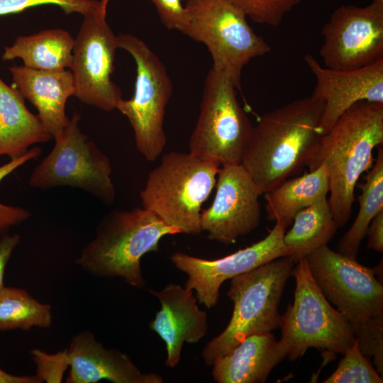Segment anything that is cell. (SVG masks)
I'll return each instance as SVG.
<instances>
[{"label":"cell","instance_id":"cell-1","mask_svg":"<svg viewBox=\"0 0 383 383\" xmlns=\"http://www.w3.org/2000/svg\"><path fill=\"white\" fill-rule=\"evenodd\" d=\"M323 104L296 99L262 116L252 127L240 165L265 194L306 166L323 132Z\"/></svg>","mask_w":383,"mask_h":383},{"label":"cell","instance_id":"cell-2","mask_svg":"<svg viewBox=\"0 0 383 383\" xmlns=\"http://www.w3.org/2000/svg\"><path fill=\"white\" fill-rule=\"evenodd\" d=\"M382 143L383 103L360 101L322 135L306 162L309 171L326 167L328 201L338 228L350 219L357 180L372 166L373 150Z\"/></svg>","mask_w":383,"mask_h":383},{"label":"cell","instance_id":"cell-3","mask_svg":"<svg viewBox=\"0 0 383 383\" xmlns=\"http://www.w3.org/2000/svg\"><path fill=\"white\" fill-rule=\"evenodd\" d=\"M177 233L143 207L113 210L99 221L95 237L83 247L75 262L96 277H119L131 287L143 289L146 282L141 258L157 252L162 238Z\"/></svg>","mask_w":383,"mask_h":383},{"label":"cell","instance_id":"cell-4","mask_svg":"<svg viewBox=\"0 0 383 383\" xmlns=\"http://www.w3.org/2000/svg\"><path fill=\"white\" fill-rule=\"evenodd\" d=\"M294 263L292 256H284L231 279L227 295L233 313L225 329L202 350L206 365L212 366L246 337L279 328V303Z\"/></svg>","mask_w":383,"mask_h":383},{"label":"cell","instance_id":"cell-5","mask_svg":"<svg viewBox=\"0 0 383 383\" xmlns=\"http://www.w3.org/2000/svg\"><path fill=\"white\" fill-rule=\"evenodd\" d=\"M219 170L218 163L189 152H170L148 174L140 194L143 207L179 233L198 235L201 206L216 186Z\"/></svg>","mask_w":383,"mask_h":383},{"label":"cell","instance_id":"cell-6","mask_svg":"<svg viewBox=\"0 0 383 383\" xmlns=\"http://www.w3.org/2000/svg\"><path fill=\"white\" fill-rule=\"evenodd\" d=\"M296 263L292 272L296 280L294 301L281 316L279 326L287 357L296 360L310 348L343 355L356 340L351 325L323 296L306 257Z\"/></svg>","mask_w":383,"mask_h":383},{"label":"cell","instance_id":"cell-7","mask_svg":"<svg viewBox=\"0 0 383 383\" xmlns=\"http://www.w3.org/2000/svg\"><path fill=\"white\" fill-rule=\"evenodd\" d=\"M187 23L181 33L204 44L213 67L227 75L241 92L243 68L253 58L271 51L257 35L243 11L228 0H191L186 2Z\"/></svg>","mask_w":383,"mask_h":383},{"label":"cell","instance_id":"cell-8","mask_svg":"<svg viewBox=\"0 0 383 383\" xmlns=\"http://www.w3.org/2000/svg\"><path fill=\"white\" fill-rule=\"evenodd\" d=\"M236 91L231 79L212 66L204 81L199 116L189 138L192 155L220 166L241 163L252 126Z\"/></svg>","mask_w":383,"mask_h":383},{"label":"cell","instance_id":"cell-9","mask_svg":"<svg viewBox=\"0 0 383 383\" xmlns=\"http://www.w3.org/2000/svg\"><path fill=\"white\" fill-rule=\"evenodd\" d=\"M116 42L118 48L127 51L136 65L134 94L131 99H121L116 109L128 119L138 152L154 161L166 145L164 120L172 83L164 63L142 40L120 33Z\"/></svg>","mask_w":383,"mask_h":383},{"label":"cell","instance_id":"cell-10","mask_svg":"<svg viewBox=\"0 0 383 383\" xmlns=\"http://www.w3.org/2000/svg\"><path fill=\"white\" fill-rule=\"evenodd\" d=\"M80 118L74 112L61 136L54 139L50 153L33 169L28 184L44 190L62 186L79 188L111 205L116 190L110 160L81 131Z\"/></svg>","mask_w":383,"mask_h":383},{"label":"cell","instance_id":"cell-11","mask_svg":"<svg viewBox=\"0 0 383 383\" xmlns=\"http://www.w3.org/2000/svg\"><path fill=\"white\" fill-rule=\"evenodd\" d=\"M310 272L328 301L352 329L383 314V286L367 267L327 245L306 257Z\"/></svg>","mask_w":383,"mask_h":383},{"label":"cell","instance_id":"cell-12","mask_svg":"<svg viewBox=\"0 0 383 383\" xmlns=\"http://www.w3.org/2000/svg\"><path fill=\"white\" fill-rule=\"evenodd\" d=\"M109 0H101L94 11L84 16L72 51L71 70L74 96L106 111L116 109L122 99L119 87L111 80L118 48L116 35L106 21Z\"/></svg>","mask_w":383,"mask_h":383},{"label":"cell","instance_id":"cell-13","mask_svg":"<svg viewBox=\"0 0 383 383\" xmlns=\"http://www.w3.org/2000/svg\"><path fill=\"white\" fill-rule=\"evenodd\" d=\"M320 56L324 67L361 68L383 60V5H343L321 29Z\"/></svg>","mask_w":383,"mask_h":383},{"label":"cell","instance_id":"cell-14","mask_svg":"<svg viewBox=\"0 0 383 383\" xmlns=\"http://www.w3.org/2000/svg\"><path fill=\"white\" fill-rule=\"evenodd\" d=\"M285 229L283 223L277 221L262 240L219 259L205 260L176 252L170 256V260L187 275L184 287L195 291L197 301L211 309L218 304L219 289L226 280L290 255L283 240Z\"/></svg>","mask_w":383,"mask_h":383},{"label":"cell","instance_id":"cell-15","mask_svg":"<svg viewBox=\"0 0 383 383\" xmlns=\"http://www.w3.org/2000/svg\"><path fill=\"white\" fill-rule=\"evenodd\" d=\"M216 187L211 205L201 213V231L206 232L210 240L234 243L258 226L262 194L240 164L222 165Z\"/></svg>","mask_w":383,"mask_h":383},{"label":"cell","instance_id":"cell-16","mask_svg":"<svg viewBox=\"0 0 383 383\" xmlns=\"http://www.w3.org/2000/svg\"><path fill=\"white\" fill-rule=\"evenodd\" d=\"M304 61L316 79L311 97L323 104L320 121L323 135L355 103H383V60L350 70L323 67L310 54Z\"/></svg>","mask_w":383,"mask_h":383},{"label":"cell","instance_id":"cell-17","mask_svg":"<svg viewBox=\"0 0 383 383\" xmlns=\"http://www.w3.org/2000/svg\"><path fill=\"white\" fill-rule=\"evenodd\" d=\"M149 292L161 305L149 326L165 343V365L174 368L180 361L184 343H196L206 335L207 313L199 309L194 291L180 284L170 283Z\"/></svg>","mask_w":383,"mask_h":383},{"label":"cell","instance_id":"cell-18","mask_svg":"<svg viewBox=\"0 0 383 383\" xmlns=\"http://www.w3.org/2000/svg\"><path fill=\"white\" fill-rule=\"evenodd\" d=\"M70 360L67 383H162L155 372H143L125 353L108 349L89 331H83L71 339L67 348Z\"/></svg>","mask_w":383,"mask_h":383},{"label":"cell","instance_id":"cell-19","mask_svg":"<svg viewBox=\"0 0 383 383\" xmlns=\"http://www.w3.org/2000/svg\"><path fill=\"white\" fill-rule=\"evenodd\" d=\"M14 84L24 99L38 110V116L54 139L61 136L70 118L66 102L74 96L72 71H47L13 65L9 67Z\"/></svg>","mask_w":383,"mask_h":383},{"label":"cell","instance_id":"cell-20","mask_svg":"<svg viewBox=\"0 0 383 383\" xmlns=\"http://www.w3.org/2000/svg\"><path fill=\"white\" fill-rule=\"evenodd\" d=\"M287 356L285 345L271 332L253 334L216 359L211 374L218 383H263Z\"/></svg>","mask_w":383,"mask_h":383},{"label":"cell","instance_id":"cell-21","mask_svg":"<svg viewBox=\"0 0 383 383\" xmlns=\"http://www.w3.org/2000/svg\"><path fill=\"white\" fill-rule=\"evenodd\" d=\"M52 138L38 115L28 109L18 89L0 77V156L17 159L29 150V146Z\"/></svg>","mask_w":383,"mask_h":383},{"label":"cell","instance_id":"cell-22","mask_svg":"<svg viewBox=\"0 0 383 383\" xmlns=\"http://www.w3.org/2000/svg\"><path fill=\"white\" fill-rule=\"evenodd\" d=\"M328 192V172L322 164L301 176L286 179L265 193L267 218L279 221L287 228L299 211L327 198Z\"/></svg>","mask_w":383,"mask_h":383},{"label":"cell","instance_id":"cell-23","mask_svg":"<svg viewBox=\"0 0 383 383\" xmlns=\"http://www.w3.org/2000/svg\"><path fill=\"white\" fill-rule=\"evenodd\" d=\"M74 44V39L66 30H41L31 35L18 36L13 45L5 47L2 59L18 57L29 68L62 71L71 68Z\"/></svg>","mask_w":383,"mask_h":383},{"label":"cell","instance_id":"cell-24","mask_svg":"<svg viewBox=\"0 0 383 383\" xmlns=\"http://www.w3.org/2000/svg\"><path fill=\"white\" fill-rule=\"evenodd\" d=\"M283 240L295 262L327 245L338 228L331 213L328 198L299 211Z\"/></svg>","mask_w":383,"mask_h":383},{"label":"cell","instance_id":"cell-25","mask_svg":"<svg viewBox=\"0 0 383 383\" xmlns=\"http://www.w3.org/2000/svg\"><path fill=\"white\" fill-rule=\"evenodd\" d=\"M374 164L365 176V182L357 184L362 190L359 196L360 209L355 221L340 240L338 252L356 259L360 243L366 236L370 223L383 211V147L377 146Z\"/></svg>","mask_w":383,"mask_h":383},{"label":"cell","instance_id":"cell-26","mask_svg":"<svg viewBox=\"0 0 383 383\" xmlns=\"http://www.w3.org/2000/svg\"><path fill=\"white\" fill-rule=\"evenodd\" d=\"M51 309L24 289L4 287L0 291V331L48 328L52 322Z\"/></svg>","mask_w":383,"mask_h":383},{"label":"cell","instance_id":"cell-27","mask_svg":"<svg viewBox=\"0 0 383 383\" xmlns=\"http://www.w3.org/2000/svg\"><path fill=\"white\" fill-rule=\"evenodd\" d=\"M343 355L335 371L324 380V383L383 382L382 377L362 353L357 338Z\"/></svg>","mask_w":383,"mask_h":383},{"label":"cell","instance_id":"cell-28","mask_svg":"<svg viewBox=\"0 0 383 383\" xmlns=\"http://www.w3.org/2000/svg\"><path fill=\"white\" fill-rule=\"evenodd\" d=\"M252 21L277 26L301 0H228Z\"/></svg>","mask_w":383,"mask_h":383},{"label":"cell","instance_id":"cell-29","mask_svg":"<svg viewBox=\"0 0 383 383\" xmlns=\"http://www.w3.org/2000/svg\"><path fill=\"white\" fill-rule=\"evenodd\" d=\"M362 353L372 357L376 370L383 373V314L353 328Z\"/></svg>","mask_w":383,"mask_h":383},{"label":"cell","instance_id":"cell-30","mask_svg":"<svg viewBox=\"0 0 383 383\" xmlns=\"http://www.w3.org/2000/svg\"><path fill=\"white\" fill-rule=\"evenodd\" d=\"M42 153L39 147L29 150L24 155L0 166V182L18 167L30 160L38 158ZM30 213L23 208L11 206L0 203V236L8 233L9 229L26 221Z\"/></svg>","mask_w":383,"mask_h":383},{"label":"cell","instance_id":"cell-31","mask_svg":"<svg viewBox=\"0 0 383 383\" xmlns=\"http://www.w3.org/2000/svg\"><path fill=\"white\" fill-rule=\"evenodd\" d=\"M59 6L65 14L79 13L83 16L94 11L100 4L96 0H0V16L15 14L29 8L43 5Z\"/></svg>","mask_w":383,"mask_h":383},{"label":"cell","instance_id":"cell-32","mask_svg":"<svg viewBox=\"0 0 383 383\" xmlns=\"http://www.w3.org/2000/svg\"><path fill=\"white\" fill-rule=\"evenodd\" d=\"M36 365V374L47 383L62 382L66 370L70 367L67 348L55 354H48L39 349L30 351Z\"/></svg>","mask_w":383,"mask_h":383},{"label":"cell","instance_id":"cell-33","mask_svg":"<svg viewBox=\"0 0 383 383\" xmlns=\"http://www.w3.org/2000/svg\"><path fill=\"white\" fill-rule=\"evenodd\" d=\"M155 5L163 25L180 32L187 23V11L183 0H150Z\"/></svg>","mask_w":383,"mask_h":383},{"label":"cell","instance_id":"cell-34","mask_svg":"<svg viewBox=\"0 0 383 383\" xmlns=\"http://www.w3.org/2000/svg\"><path fill=\"white\" fill-rule=\"evenodd\" d=\"M21 236L18 234L6 233L0 238V291L5 287L4 283V272L11 255L20 243Z\"/></svg>","mask_w":383,"mask_h":383},{"label":"cell","instance_id":"cell-35","mask_svg":"<svg viewBox=\"0 0 383 383\" xmlns=\"http://www.w3.org/2000/svg\"><path fill=\"white\" fill-rule=\"evenodd\" d=\"M367 248L383 252V211L379 212L371 221L367 230Z\"/></svg>","mask_w":383,"mask_h":383},{"label":"cell","instance_id":"cell-36","mask_svg":"<svg viewBox=\"0 0 383 383\" xmlns=\"http://www.w3.org/2000/svg\"><path fill=\"white\" fill-rule=\"evenodd\" d=\"M41 378L35 375L19 376L8 373L0 368V383H41Z\"/></svg>","mask_w":383,"mask_h":383},{"label":"cell","instance_id":"cell-37","mask_svg":"<svg viewBox=\"0 0 383 383\" xmlns=\"http://www.w3.org/2000/svg\"><path fill=\"white\" fill-rule=\"evenodd\" d=\"M372 3L383 5V0H372Z\"/></svg>","mask_w":383,"mask_h":383},{"label":"cell","instance_id":"cell-38","mask_svg":"<svg viewBox=\"0 0 383 383\" xmlns=\"http://www.w3.org/2000/svg\"><path fill=\"white\" fill-rule=\"evenodd\" d=\"M183 1H186V2H187V1H191V0H183Z\"/></svg>","mask_w":383,"mask_h":383}]
</instances>
